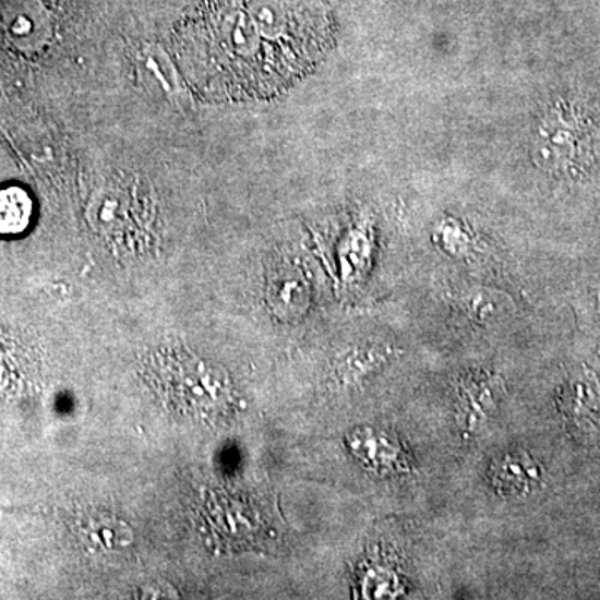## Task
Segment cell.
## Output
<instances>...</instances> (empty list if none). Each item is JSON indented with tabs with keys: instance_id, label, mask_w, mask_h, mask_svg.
<instances>
[{
	"instance_id": "6da1fadb",
	"label": "cell",
	"mask_w": 600,
	"mask_h": 600,
	"mask_svg": "<svg viewBox=\"0 0 600 600\" xmlns=\"http://www.w3.org/2000/svg\"><path fill=\"white\" fill-rule=\"evenodd\" d=\"M333 44V22L314 0H229L180 22L170 49L199 99L244 103L292 87Z\"/></svg>"
},
{
	"instance_id": "7a4b0ae2",
	"label": "cell",
	"mask_w": 600,
	"mask_h": 600,
	"mask_svg": "<svg viewBox=\"0 0 600 600\" xmlns=\"http://www.w3.org/2000/svg\"><path fill=\"white\" fill-rule=\"evenodd\" d=\"M584 128L579 117L564 107L545 117L539 131L537 156L549 170L573 169L583 154Z\"/></svg>"
},
{
	"instance_id": "3957f363",
	"label": "cell",
	"mask_w": 600,
	"mask_h": 600,
	"mask_svg": "<svg viewBox=\"0 0 600 600\" xmlns=\"http://www.w3.org/2000/svg\"><path fill=\"white\" fill-rule=\"evenodd\" d=\"M346 444L350 454L377 476H399L410 470L399 441L377 429H357L350 432Z\"/></svg>"
},
{
	"instance_id": "277c9868",
	"label": "cell",
	"mask_w": 600,
	"mask_h": 600,
	"mask_svg": "<svg viewBox=\"0 0 600 600\" xmlns=\"http://www.w3.org/2000/svg\"><path fill=\"white\" fill-rule=\"evenodd\" d=\"M505 387L501 377L492 374L470 375L459 387L457 413L466 435H473L488 424L504 397Z\"/></svg>"
},
{
	"instance_id": "5b68a950",
	"label": "cell",
	"mask_w": 600,
	"mask_h": 600,
	"mask_svg": "<svg viewBox=\"0 0 600 600\" xmlns=\"http://www.w3.org/2000/svg\"><path fill=\"white\" fill-rule=\"evenodd\" d=\"M539 466L527 454H505L491 466L495 491L504 497H523L539 484Z\"/></svg>"
},
{
	"instance_id": "8992f818",
	"label": "cell",
	"mask_w": 600,
	"mask_h": 600,
	"mask_svg": "<svg viewBox=\"0 0 600 600\" xmlns=\"http://www.w3.org/2000/svg\"><path fill=\"white\" fill-rule=\"evenodd\" d=\"M559 404L568 422L580 428L592 424L593 419L600 413L599 379L592 372H583L571 379L562 388Z\"/></svg>"
},
{
	"instance_id": "52a82bcc",
	"label": "cell",
	"mask_w": 600,
	"mask_h": 600,
	"mask_svg": "<svg viewBox=\"0 0 600 600\" xmlns=\"http://www.w3.org/2000/svg\"><path fill=\"white\" fill-rule=\"evenodd\" d=\"M33 219V201L21 188L0 189V233L24 232Z\"/></svg>"
},
{
	"instance_id": "ba28073f",
	"label": "cell",
	"mask_w": 600,
	"mask_h": 600,
	"mask_svg": "<svg viewBox=\"0 0 600 600\" xmlns=\"http://www.w3.org/2000/svg\"><path fill=\"white\" fill-rule=\"evenodd\" d=\"M365 583V592H372L371 597H396L400 592V583L396 574L388 573L387 568H372Z\"/></svg>"
}]
</instances>
